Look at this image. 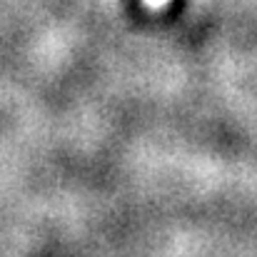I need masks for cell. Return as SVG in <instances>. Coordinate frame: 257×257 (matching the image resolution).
I'll return each instance as SVG.
<instances>
[{
    "mask_svg": "<svg viewBox=\"0 0 257 257\" xmlns=\"http://www.w3.org/2000/svg\"><path fill=\"white\" fill-rule=\"evenodd\" d=\"M145 3V8H150V10H163L170 0H143Z\"/></svg>",
    "mask_w": 257,
    "mask_h": 257,
    "instance_id": "1",
    "label": "cell"
}]
</instances>
